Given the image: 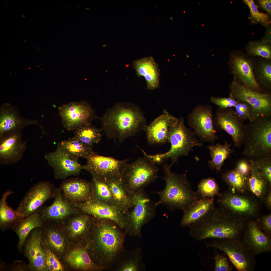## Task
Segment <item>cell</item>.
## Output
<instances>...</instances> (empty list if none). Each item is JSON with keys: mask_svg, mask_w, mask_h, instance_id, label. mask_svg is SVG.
<instances>
[{"mask_svg": "<svg viewBox=\"0 0 271 271\" xmlns=\"http://www.w3.org/2000/svg\"><path fill=\"white\" fill-rule=\"evenodd\" d=\"M111 220L93 217L90 228L88 254L97 266L110 269L124 249V232Z\"/></svg>", "mask_w": 271, "mask_h": 271, "instance_id": "cell-1", "label": "cell"}, {"mask_svg": "<svg viewBox=\"0 0 271 271\" xmlns=\"http://www.w3.org/2000/svg\"><path fill=\"white\" fill-rule=\"evenodd\" d=\"M247 219L214 207L188 226L191 236L197 241L206 239L240 238Z\"/></svg>", "mask_w": 271, "mask_h": 271, "instance_id": "cell-2", "label": "cell"}, {"mask_svg": "<svg viewBox=\"0 0 271 271\" xmlns=\"http://www.w3.org/2000/svg\"><path fill=\"white\" fill-rule=\"evenodd\" d=\"M173 164L166 163L163 166L164 174L161 178L165 182L164 189L153 193L159 197L156 202L157 206L163 205L172 211L179 209L183 211L201 197L193 190L186 174H177L171 171Z\"/></svg>", "mask_w": 271, "mask_h": 271, "instance_id": "cell-3", "label": "cell"}, {"mask_svg": "<svg viewBox=\"0 0 271 271\" xmlns=\"http://www.w3.org/2000/svg\"><path fill=\"white\" fill-rule=\"evenodd\" d=\"M100 119L107 136L120 142L136 134L144 121L140 111L126 103L115 104Z\"/></svg>", "mask_w": 271, "mask_h": 271, "instance_id": "cell-4", "label": "cell"}, {"mask_svg": "<svg viewBox=\"0 0 271 271\" xmlns=\"http://www.w3.org/2000/svg\"><path fill=\"white\" fill-rule=\"evenodd\" d=\"M183 118L173 117L169 127L167 140L171 147L166 153L148 155V157L154 163L170 159L172 163H177L179 158L188 155L193 148L203 146L193 132L186 126Z\"/></svg>", "mask_w": 271, "mask_h": 271, "instance_id": "cell-5", "label": "cell"}, {"mask_svg": "<svg viewBox=\"0 0 271 271\" xmlns=\"http://www.w3.org/2000/svg\"><path fill=\"white\" fill-rule=\"evenodd\" d=\"M242 155L255 161L271 157V117H261L246 125Z\"/></svg>", "mask_w": 271, "mask_h": 271, "instance_id": "cell-6", "label": "cell"}, {"mask_svg": "<svg viewBox=\"0 0 271 271\" xmlns=\"http://www.w3.org/2000/svg\"><path fill=\"white\" fill-rule=\"evenodd\" d=\"M133 206L124 214L125 235L141 237V230L156 216L157 206L144 189L133 194Z\"/></svg>", "mask_w": 271, "mask_h": 271, "instance_id": "cell-7", "label": "cell"}, {"mask_svg": "<svg viewBox=\"0 0 271 271\" xmlns=\"http://www.w3.org/2000/svg\"><path fill=\"white\" fill-rule=\"evenodd\" d=\"M159 170L149 159L139 158L124 167L121 178L122 183L126 191L133 194L154 181L158 178Z\"/></svg>", "mask_w": 271, "mask_h": 271, "instance_id": "cell-8", "label": "cell"}, {"mask_svg": "<svg viewBox=\"0 0 271 271\" xmlns=\"http://www.w3.org/2000/svg\"><path fill=\"white\" fill-rule=\"evenodd\" d=\"M205 242L207 247L225 253L238 271H253L256 263L255 256L240 238L213 239Z\"/></svg>", "mask_w": 271, "mask_h": 271, "instance_id": "cell-9", "label": "cell"}, {"mask_svg": "<svg viewBox=\"0 0 271 271\" xmlns=\"http://www.w3.org/2000/svg\"><path fill=\"white\" fill-rule=\"evenodd\" d=\"M229 89V97L245 102L251 106L252 114L250 121L261 117H271L270 93L250 90L234 79L230 85Z\"/></svg>", "mask_w": 271, "mask_h": 271, "instance_id": "cell-10", "label": "cell"}, {"mask_svg": "<svg viewBox=\"0 0 271 271\" xmlns=\"http://www.w3.org/2000/svg\"><path fill=\"white\" fill-rule=\"evenodd\" d=\"M56 188L49 181L37 182L26 193L16 211L23 218L39 211L46 201L54 197Z\"/></svg>", "mask_w": 271, "mask_h": 271, "instance_id": "cell-11", "label": "cell"}, {"mask_svg": "<svg viewBox=\"0 0 271 271\" xmlns=\"http://www.w3.org/2000/svg\"><path fill=\"white\" fill-rule=\"evenodd\" d=\"M212 107L198 104L188 114V124L201 141L214 144L218 139L214 126Z\"/></svg>", "mask_w": 271, "mask_h": 271, "instance_id": "cell-12", "label": "cell"}, {"mask_svg": "<svg viewBox=\"0 0 271 271\" xmlns=\"http://www.w3.org/2000/svg\"><path fill=\"white\" fill-rule=\"evenodd\" d=\"M58 111L63 126L68 130L91 124L92 120L97 118L94 109L85 101L63 104L59 107Z\"/></svg>", "mask_w": 271, "mask_h": 271, "instance_id": "cell-13", "label": "cell"}, {"mask_svg": "<svg viewBox=\"0 0 271 271\" xmlns=\"http://www.w3.org/2000/svg\"><path fill=\"white\" fill-rule=\"evenodd\" d=\"M86 159V163L83 165V169L89 172L92 177L106 182L121 178L123 168L128 160H118L96 153Z\"/></svg>", "mask_w": 271, "mask_h": 271, "instance_id": "cell-14", "label": "cell"}, {"mask_svg": "<svg viewBox=\"0 0 271 271\" xmlns=\"http://www.w3.org/2000/svg\"><path fill=\"white\" fill-rule=\"evenodd\" d=\"M44 157L53 168L56 179L64 180L69 176L79 175L83 169V165L78 161L79 158L69 153L60 142L55 151L46 153Z\"/></svg>", "mask_w": 271, "mask_h": 271, "instance_id": "cell-15", "label": "cell"}, {"mask_svg": "<svg viewBox=\"0 0 271 271\" xmlns=\"http://www.w3.org/2000/svg\"><path fill=\"white\" fill-rule=\"evenodd\" d=\"M242 194L231 191L220 193L218 202L220 207L235 216L247 219L256 217L259 210L258 203Z\"/></svg>", "mask_w": 271, "mask_h": 271, "instance_id": "cell-16", "label": "cell"}, {"mask_svg": "<svg viewBox=\"0 0 271 271\" xmlns=\"http://www.w3.org/2000/svg\"><path fill=\"white\" fill-rule=\"evenodd\" d=\"M254 59L238 52L230 55L228 65L234 79L250 90L265 92L260 87L255 78L253 67Z\"/></svg>", "mask_w": 271, "mask_h": 271, "instance_id": "cell-17", "label": "cell"}, {"mask_svg": "<svg viewBox=\"0 0 271 271\" xmlns=\"http://www.w3.org/2000/svg\"><path fill=\"white\" fill-rule=\"evenodd\" d=\"M215 127L224 131L231 137L234 146L240 147L243 145L246 124L237 116L232 108L217 109L214 115Z\"/></svg>", "mask_w": 271, "mask_h": 271, "instance_id": "cell-18", "label": "cell"}, {"mask_svg": "<svg viewBox=\"0 0 271 271\" xmlns=\"http://www.w3.org/2000/svg\"><path fill=\"white\" fill-rule=\"evenodd\" d=\"M42 227L32 230L24 245V254L29 261L28 267L32 271H48L45 251L41 244Z\"/></svg>", "mask_w": 271, "mask_h": 271, "instance_id": "cell-19", "label": "cell"}, {"mask_svg": "<svg viewBox=\"0 0 271 271\" xmlns=\"http://www.w3.org/2000/svg\"><path fill=\"white\" fill-rule=\"evenodd\" d=\"M22 137L21 132L0 136L1 164H15L22 159L27 147V141Z\"/></svg>", "mask_w": 271, "mask_h": 271, "instance_id": "cell-20", "label": "cell"}, {"mask_svg": "<svg viewBox=\"0 0 271 271\" xmlns=\"http://www.w3.org/2000/svg\"><path fill=\"white\" fill-rule=\"evenodd\" d=\"M36 120L30 119L21 116L16 107L6 103L0 108V136L21 132L24 128L37 124Z\"/></svg>", "mask_w": 271, "mask_h": 271, "instance_id": "cell-21", "label": "cell"}, {"mask_svg": "<svg viewBox=\"0 0 271 271\" xmlns=\"http://www.w3.org/2000/svg\"><path fill=\"white\" fill-rule=\"evenodd\" d=\"M80 212L99 218L109 219L115 222L123 229L124 214L115 206H111L95 199L74 204Z\"/></svg>", "mask_w": 271, "mask_h": 271, "instance_id": "cell-22", "label": "cell"}, {"mask_svg": "<svg viewBox=\"0 0 271 271\" xmlns=\"http://www.w3.org/2000/svg\"><path fill=\"white\" fill-rule=\"evenodd\" d=\"M241 236L242 241L254 255L271 252V238L260 229L256 220L249 219Z\"/></svg>", "mask_w": 271, "mask_h": 271, "instance_id": "cell-23", "label": "cell"}, {"mask_svg": "<svg viewBox=\"0 0 271 271\" xmlns=\"http://www.w3.org/2000/svg\"><path fill=\"white\" fill-rule=\"evenodd\" d=\"M59 188L63 196L74 204L94 198L92 182L84 179L77 178L66 180Z\"/></svg>", "mask_w": 271, "mask_h": 271, "instance_id": "cell-24", "label": "cell"}, {"mask_svg": "<svg viewBox=\"0 0 271 271\" xmlns=\"http://www.w3.org/2000/svg\"><path fill=\"white\" fill-rule=\"evenodd\" d=\"M54 202L50 205L42 207L39 211L44 221H57L80 212L73 204L63 196L59 188H56Z\"/></svg>", "mask_w": 271, "mask_h": 271, "instance_id": "cell-25", "label": "cell"}, {"mask_svg": "<svg viewBox=\"0 0 271 271\" xmlns=\"http://www.w3.org/2000/svg\"><path fill=\"white\" fill-rule=\"evenodd\" d=\"M173 117L165 111L149 126L144 128L149 145L163 144L166 142Z\"/></svg>", "mask_w": 271, "mask_h": 271, "instance_id": "cell-26", "label": "cell"}, {"mask_svg": "<svg viewBox=\"0 0 271 271\" xmlns=\"http://www.w3.org/2000/svg\"><path fill=\"white\" fill-rule=\"evenodd\" d=\"M143 257L142 251L139 247L130 250L124 249L111 269L116 271H145Z\"/></svg>", "mask_w": 271, "mask_h": 271, "instance_id": "cell-27", "label": "cell"}, {"mask_svg": "<svg viewBox=\"0 0 271 271\" xmlns=\"http://www.w3.org/2000/svg\"><path fill=\"white\" fill-rule=\"evenodd\" d=\"M133 65L138 76L145 78L147 89L153 90L159 87V70L152 57L136 60L133 62Z\"/></svg>", "mask_w": 271, "mask_h": 271, "instance_id": "cell-28", "label": "cell"}, {"mask_svg": "<svg viewBox=\"0 0 271 271\" xmlns=\"http://www.w3.org/2000/svg\"><path fill=\"white\" fill-rule=\"evenodd\" d=\"M213 198L200 197L183 211L180 221L182 227L188 226L214 207Z\"/></svg>", "mask_w": 271, "mask_h": 271, "instance_id": "cell-29", "label": "cell"}, {"mask_svg": "<svg viewBox=\"0 0 271 271\" xmlns=\"http://www.w3.org/2000/svg\"><path fill=\"white\" fill-rule=\"evenodd\" d=\"M44 220L39 212L36 213L24 218L12 228L19 238L18 247L22 251L25 241L30 233L37 227H42Z\"/></svg>", "mask_w": 271, "mask_h": 271, "instance_id": "cell-30", "label": "cell"}, {"mask_svg": "<svg viewBox=\"0 0 271 271\" xmlns=\"http://www.w3.org/2000/svg\"><path fill=\"white\" fill-rule=\"evenodd\" d=\"M251 171L248 177L247 190L262 202L271 190L270 184L255 165L253 161L248 160Z\"/></svg>", "mask_w": 271, "mask_h": 271, "instance_id": "cell-31", "label": "cell"}, {"mask_svg": "<svg viewBox=\"0 0 271 271\" xmlns=\"http://www.w3.org/2000/svg\"><path fill=\"white\" fill-rule=\"evenodd\" d=\"M107 182L111 191L115 206L124 214L133 206V194H130L126 191L122 184L121 178Z\"/></svg>", "mask_w": 271, "mask_h": 271, "instance_id": "cell-32", "label": "cell"}, {"mask_svg": "<svg viewBox=\"0 0 271 271\" xmlns=\"http://www.w3.org/2000/svg\"><path fill=\"white\" fill-rule=\"evenodd\" d=\"M14 193L11 189L4 192L0 200V228L3 230L11 228L23 218L9 206L6 201L8 197Z\"/></svg>", "mask_w": 271, "mask_h": 271, "instance_id": "cell-33", "label": "cell"}, {"mask_svg": "<svg viewBox=\"0 0 271 271\" xmlns=\"http://www.w3.org/2000/svg\"><path fill=\"white\" fill-rule=\"evenodd\" d=\"M255 79L265 92L271 91V60L262 58L254 59L253 67Z\"/></svg>", "mask_w": 271, "mask_h": 271, "instance_id": "cell-34", "label": "cell"}, {"mask_svg": "<svg viewBox=\"0 0 271 271\" xmlns=\"http://www.w3.org/2000/svg\"><path fill=\"white\" fill-rule=\"evenodd\" d=\"M67 262L73 267L86 270L102 271L104 269L97 265L90 258L87 249L78 248L69 254Z\"/></svg>", "mask_w": 271, "mask_h": 271, "instance_id": "cell-35", "label": "cell"}, {"mask_svg": "<svg viewBox=\"0 0 271 271\" xmlns=\"http://www.w3.org/2000/svg\"><path fill=\"white\" fill-rule=\"evenodd\" d=\"M231 144H229L226 141L222 145L218 143L215 145L209 146L211 159L208 162L209 166L212 170L217 171L221 170V167L225 160L228 158L232 153L231 148Z\"/></svg>", "mask_w": 271, "mask_h": 271, "instance_id": "cell-36", "label": "cell"}, {"mask_svg": "<svg viewBox=\"0 0 271 271\" xmlns=\"http://www.w3.org/2000/svg\"><path fill=\"white\" fill-rule=\"evenodd\" d=\"M221 177L232 192L243 194L247 190V177L235 168L223 173Z\"/></svg>", "mask_w": 271, "mask_h": 271, "instance_id": "cell-37", "label": "cell"}, {"mask_svg": "<svg viewBox=\"0 0 271 271\" xmlns=\"http://www.w3.org/2000/svg\"><path fill=\"white\" fill-rule=\"evenodd\" d=\"M102 129L94 127L90 124L80 127L74 130L73 137L81 142L92 146L97 144L102 137Z\"/></svg>", "mask_w": 271, "mask_h": 271, "instance_id": "cell-38", "label": "cell"}, {"mask_svg": "<svg viewBox=\"0 0 271 271\" xmlns=\"http://www.w3.org/2000/svg\"><path fill=\"white\" fill-rule=\"evenodd\" d=\"M60 143L69 153L79 158L82 157L86 159L96 153L93 150L92 147L81 142L73 137Z\"/></svg>", "mask_w": 271, "mask_h": 271, "instance_id": "cell-39", "label": "cell"}, {"mask_svg": "<svg viewBox=\"0 0 271 271\" xmlns=\"http://www.w3.org/2000/svg\"><path fill=\"white\" fill-rule=\"evenodd\" d=\"M94 199L111 206H115L112 194L107 182L92 177Z\"/></svg>", "mask_w": 271, "mask_h": 271, "instance_id": "cell-40", "label": "cell"}, {"mask_svg": "<svg viewBox=\"0 0 271 271\" xmlns=\"http://www.w3.org/2000/svg\"><path fill=\"white\" fill-rule=\"evenodd\" d=\"M84 214L74 217L69 223L68 229L73 237L89 232L93 222V217H92L90 215Z\"/></svg>", "mask_w": 271, "mask_h": 271, "instance_id": "cell-41", "label": "cell"}, {"mask_svg": "<svg viewBox=\"0 0 271 271\" xmlns=\"http://www.w3.org/2000/svg\"><path fill=\"white\" fill-rule=\"evenodd\" d=\"M46 234L42 233L41 244L42 247L45 246L48 247L45 249H51L57 252H61L64 248L63 239L59 233L54 229H49Z\"/></svg>", "mask_w": 271, "mask_h": 271, "instance_id": "cell-42", "label": "cell"}, {"mask_svg": "<svg viewBox=\"0 0 271 271\" xmlns=\"http://www.w3.org/2000/svg\"><path fill=\"white\" fill-rule=\"evenodd\" d=\"M246 50L249 56L271 60V46L270 42L268 41L263 40L250 42L246 46Z\"/></svg>", "mask_w": 271, "mask_h": 271, "instance_id": "cell-43", "label": "cell"}, {"mask_svg": "<svg viewBox=\"0 0 271 271\" xmlns=\"http://www.w3.org/2000/svg\"><path fill=\"white\" fill-rule=\"evenodd\" d=\"M219 187L215 179L210 177L201 180L196 192L201 197L210 198L219 195Z\"/></svg>", "mask_w": 271, "mask_h": 271, "instance_id": "cell-44", "label": "cell"}, {"mask_svg": "<svg viewBox=\"0 0 271 271\" xmlns=\"http://www.w3.org/2000/svg\"><path fill=\"white\" fill-rule=\"evenodd\" d=\"M243 1L249 8L250 15L248 18L252 23H259L265 27L270 25L271 20L268 15L260 12L253 0H244Z\"/></svg>", "mask_w": 271, "mask_h": 271, "instance_id": "cell-45", "label": "cell"}, {"mask_svg": "<svg viewBox=\"0 0 271 271\" xmlns=\"http://www.w3.org/2000/svg\"><path fill=\"white\" fill-rule=\"evenodd\" d=\"M234 110L238 117L243 122L247 120H251L252 110L250 105L246 102L238 101L234 107Z\"/></svg>", "mask_w": 271, "mask_h": 271, "instance_id": "cell-46", "label": "cell"}, {"mask_svg": "<svg viewBox=\"0 0 271 271\" xmlns=\"http://www.w3.org/2000/svg\"><path fill=\"white\" fill-rule=\"evenodd\" d=\"M44 249L46 256V264L48 270H63V266L55 254L49 249Z\"/></svg>", "mask_w": 271, "mask_h": 271, "instance_id": "cell-47", "label": "cell"}, {"mask_svg": "<svg viewBox=\"0 0 271 271\" xmlns=\"http://www.w3.org/2000/svg\"><path fill=\"white\" fill-rule=\"evenodd\" d=\"M253 161L263 176L271 184V157Z\"/></svg>", "mask_w": 271, "mask_h": 271, "instance_id": "cell-48", "label": "cell"}, {"mask_svg": "<svg viewBox=\"0 0 271 271\" xmlns=\"http://www.w3.org/2000/svg\"><path fill=\"white\" fill-rule=\"evenodd\" d=\"M221 254L215 252L214 256L212 258L214 261L215 271H230L232 267L228 262L226 255L225 253Z\"/></svg>", "mask_w": 271, "mask_h": 271, "instance_id": "cell-49", "label": "cell"}, {"mask_svg": "<svg viewBox=\"0 0 271 271\" xmlns=\"http://www.w3.org/2000/svg\"><path fill=\"white\" fill-rule=\"evenodd\" d=\"M210 100L213 104L221 108L234 107L236 105L238 101L230 97H216L211 96Z\"/></svg>", "mask_w": 271, "mask_h": 271, "instance_id": "cell-50", "label": "cell"}, {"mask_svg": "<svg viewBox=\"0 0 271 271\" xmlns=\"http://www.w3.org/2000/svg\"><path fill=\"white\" fill-rule=\"evenodd\" d=\"M256 220L260 229L266 235L271 238V213L263 215L258 218Z\"/></svg>", "mask_w": 271, "mask_h": 271, "instance_id": "cell-51", "label": "cell"}, {"mask_svg": "<svg viewBox=\"0 0 271 271\" xmlns=\"http://www.w3.org/2000/svg\"><path fill=\"white\" fill-rule=\"evenodd\" d=\"M235 169L240 173L248 177L251 171V167L249 162L243 159L238 163Z\"/></svg>", "mask_w": 271, "mask_h": 271, "instance_id": "cell-52", "label": "cell"}, {"mask_svg": "<svg viewBox=\"0 0 271 271\" xmlns=\"http://www.w3.org/2000/svg\"><path fill=\"white\" fill-rule=\"evenodd\" d=\"M259 3L260 6L269 14L271 13V0H259Z\"/></svg>", "mask_w": 271, "mask_h": 271, "instance_id": "cell-53", "label": "cell"}, {"mask_svg": "<svg viewBox=\"0 0 271 271\" xmlns=\"http://www.w3.org/2000/svg\"><path fill=\"white\" fill-rule=\"evenodd\" d=\"M268 210L271 208V191L270 190L265 197L263 202Z\"/></svg>", "mask_w": 271, "mask_h": 271, "instance_id": "cell-54", "label": "cell"}, {"mask_svg": "<svg viewBox=\"0 0 271 271\" xmlns=\"http://www.w3.org/2000/svg\"><path fill=\"white\" fill-rule=\"evenodd\" d=\"M85 9H86V10H90V8H89V7H86L85 8Z\"/></svg>", "mask_w": 271, "mask_h": 271, "instance_id": "cell-55", "label": "cell"}, {"mask_svg": "<svg viewBox=\"0 0 271 271\" xmlns=\"http://www.w3.org/2000/svg\"><path fill=\"white\" fill-rule=\"evenodd\" d=\"M170 19L171 20H173V18H172V17H170Z\"/></svg>", "mask_w": 271, "mask_h": 271, "instance_id": "cell-56", "label": "cell"}]
</instances>
